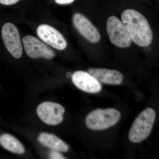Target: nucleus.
Instances as JSON below:
<instances>
[{"label":"nucleus","mask_w":159,"mask_h":159,"mask_svg":"<svg viewBox=\"0 0 159 159\" xmlns=\"http://www.w3.org/2000/svg\"><path fill=\"white\" fill-rule=\"evenodd\" d=\"M75 0H55L57 4L60 5H66L70 4L74 2Z\"/></svg>","instance_id":"nucleus-16"},{"label":"nucleus","mask_w":159,"mask_h":159,"mask_svg":"<svg viewBox=\"0 0 159 159\" xmlns=\"http://www.w3.org/2000/svg\"><path fill=\"white\" fill-rule=\"evenodd\" d=\"M23 43L26 54L31 58L43 57L51 59L55 56V53L53 50L34 36H25L23 38Z\"/></svg>","instance_id":"nucleus-7"},{"label":"nucleus","mask_w":159,"mask_h":159,"mask_svg":"<svg viewBox=\"0 0 159 159\" xmlns=\"http://www.w3.org/2000/svg\"><path fill=\"white\" fill-rule=\"evenodd\" d=\"M65 109L62 106L52 102H44L38 106L37 113L40 119L48 125H56L63 120Z\"/></svg>","instance_id":"nucleus-6"},{"label":"nucleus","mask_w":159,"mask_h":159,"mask_svg":"<svg viewBox=\"0 0 159 159\" xmlns=\"http://www.w3.org/2000/svg\"><path fill=\"white\" fill-rule=\"evenodd\" d=\"M88 73L99 82L106 84L119 85L122 83L123 80L122 74L116 70L91 68L88 70Z\"/></svg>","instance_id":"nucleus-11"},{"label":"nucleus","mask_w":159,"mask_h":159,"mask_svg":"<svg viewBox=\"0 0 159 159\" xmlns=\"http://www.w3.org/2000/svg\"><path fill=\"white\" fill-rule=\"evenodd\" d=\"M38 141L42 145L52 150L65 152L69 150V145L53 134L42 133L38 137Z\"/></svg>","instance_id":"nucleus-12"},{"label":"nucleus","mask_w":159,"mask_h":159,"mask_svg":"<svg viewBox=\"0 0 159 159\" xmlns=\"http://www.w3.org/2000/svg\"><path fill=\"white\" fill-rule=\"evenodd\" d=\"M73 20L74 26L83 37L90 43L99 42L100 33L87 18L81 13H76L73 16Z\"/></svg>","instance_id":"nucleus-9"},{"label":"nucleus","mask_w":159,"mask_h":159,"mask_svg":"<svg viewBox=\"0 0 159 159\" xmlns=\"http://www.w3.org/2000/svg\"><path fill=\"white\" fill-rule=\"evenodd\" d=\"M121 20L132 41L141 47L151 44L153 33L147 19L143 15L134 9H126L122 12Z\"/></svg>","instance_id":"nucleus-1"},{"label":"nucleus","mask_w":159,"mask_h":159,"mask_svg":"<svg viewBox=\"0 0 159 159\" xmlns=\"http://www.w3.org/2000/svg\"><path fill=\"white\" fill-rule=\"evenodd\" d=\"M156 119V113L152 108L146 109L134 121L129 133L130 142L139 143L147 139L151 132Z\"/></svg>","instance_id":"nucleus-2"},{"label":"nucleus","mask_w":159,"mask_h":159,"mask_svg":"<svg viewBox=\"0 0 159 159\" xmlns=\"http://www.w3.org/2000/svg\"><path fill=\"white\" fill-rule=\"evenodd\" d=\"M2 37L6 49L16 58H20L23 54V48L19 32L16 26L11 23H6L3 25Z\"/></svg>","instance_id":"nucleus-5"},{"label":"nucleus","mask_w":159,"mask_h":159,"mask_svg":"<svg viewBox=\"0 0 159 159\" xmlns=\"http://www.w3.org/2000/svg\"><path fill=\"white\" fill-rule=\"evenodd\" d=\"M107 30L111 43L119 48H128L132 40L125 26L118 18L111 16L107 23Z\"/></svg>","instance_id":"nucleus-4"},{"label":"nucleus","mask_w":159,"mask_h":159,"mask_svg":"<svg viewBox=\"0 0 159 159\" xmlns=\"http://www.w3.org/2000/svg\"><path fill=\"white\" fill-rule=\"evenodd\" d=\"M38 36L46 43L59 51L66 48V41L59 31L52 26L43 24L38 27Z\"/></svg>","instance_id":"nucleus-8"},{"label":"nucleus","mask_w":159,"mask_h":159,"mask_svg":"<svg viewBox=\"0 0 159 159\" xmlns=\"http://www.w3.org/2000/svg\"><path fill=\"white\" fill-rule=\"evenodd\" d=\"M20 0H0V3L6 6L14 5L18 2Z\"/></svg>","instance_id":"nucleus-15"},{"label":"nucleus","mask_w":159,"mask_h":159,"mask_svg":"<svg viewBox=\"0 0 159 159\" xmlns=\"http://www.w3.org/2000/svg\"><path fill=\"white\" fill-rule=\"evenodd\" d=\"M120 118L121 114L115 109H97L88 115L86 125L93 130H103L116 125Z\"/></svg>","instance_id":"nucleus-3"},{"label":"nucleus","mask_w":159,"mask_h":159,"mask_svg":"<svg viewBox=\"0 0 159 159\" xmlns=\"http://www.w3.org/2000/svg\"><path fill=\"white\" fill-rule=\"evenodd\" d=\"M0 145L6 150L13 153L22 154L25 152L24 145L9 134H4L0 136Z\"/></svg>","instance_id":"nucleus-13"},{"label":"nucleus","mask_w":159,"mask_h":159,"mask_svg":"<svg viewBox=\"0 0 159 159\" xmlns=\"http://www.w3.org/2000/svg\"><path fill=\"white\" fill-rule=\"evenodd\" d=\"M50 159H66L58 151L52 150L50 152L49 154Z\"/></svg>","instance_id":"nucleus-14"},{"label":"nucleus","mask_w":159,"mask_h":159,"mask_svg":"<svg viewBox=\"0 0 159 159\" xmlns=\"http://www.w3.org/2000/svg\"><path fill=\"white\" fill-rule=\"evenodd\" d=\"M72 80L74 85L83 91L96 93L102 89L100 83L88 72L77 71L72 76Z\"/></svg>","instance_id":"nucleus-10"}]
</instances>
